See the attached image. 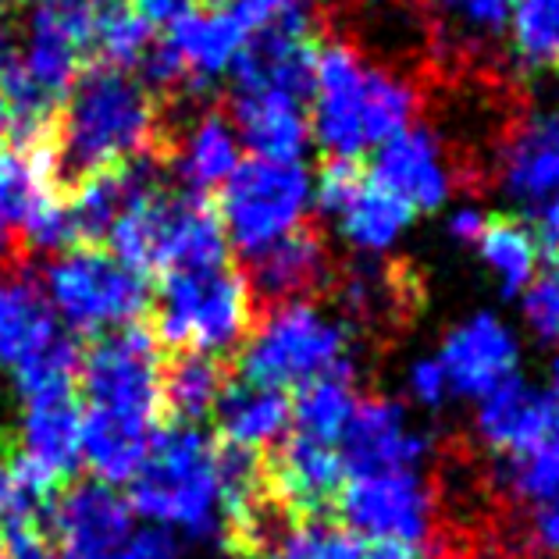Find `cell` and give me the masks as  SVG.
Segmentation results:
<instances>
[{"label":"cell","mask_w":559,"mask_h":559,"mask_svg":"<svg viewBox=\"0 0 559 559\" xmlns=\"http://www.w3.org/2000/svg\"><path fill=\"white\" fill-rule=\"evenodd\" d=\"M11 239H15V236H8V231L0 228V261H8V253H11Z\"/></svg>","instance_id":"48"},{"label":"cell","mask_w":559,"mask_h":559,"mask_svg":"<svg viewBox=\"0 0 559 559\" xmlns=\"http://www.w3.org/2000/svg\"><path fill=\"white\" fill-rule=\"evenodd\" d=\"M247 261H250L247 282L253 289V299H267V304L310 299L332 278L329 247H324V239L307 225L289 231V236L278 242H271L261 253L247 257Z\"/></svg>","instance_id":"19"},{"label":"cell","mask_w":559,"mask_h":559,"mask_svg":"<svg viewBox=\"0 0 559 559\" xmlns=\"http://www.w3.org/2000/svg\"><path fill=\"white\" fill-rule=\"evenodd\" d=\"M406 395H411L420 411H431V414L445 411V403L453 400V389H449L442 364L435 357H417L406 367Z\"/></svg>","instance_id":"37"},{"label":"cell","mask_w":559,"mask_h":559,"mask_svg":"<svg viewBox=\"0 0 559 559\" xmlns=\"http://www.w3.org/2000/svg\"><path fill=\"white\" fill-rule=\"evenodd\" d=\"M129 485V507L146 524L200 542L225 538L222 449L197 425L157 431L140 474Z\"/></svg>","instance_id":"4"},{"label":"cell","mask_w":559,"mask_h":559,"mask_svg":"<svg viewBox=\"0 0 559 559\" xmlns=\"http://www.w3.org/2000/svg\"><path fill=\"white\" fill-rule=\"evenodd\" d=\"M53 485L44 471H36L19 453L0 463V524L8 521H39V513L50 507Z\"/></svg>","instance_id":"35"},{"label":"cell","mask_w":559,"mask_h":559,"mask_svg":"<svg viewBox=\"0 0 559 559\" xmlns=\"http://www.w3.org/2000/svg\"><path fill=\"white\" fill-rule=\"evenodd\" d=\"M135 513L118 488L104 481L72 485L53 502V559H121Z\"/></svg>","instance_id":"14"},{"label":"cell","mask_w":559,"mask_h":559,"mask_svg":"<svg viewBox=\"0 0 559 559\" xmlns=\"http://www.w3.org/2000/svg\"><path fill=\"white\" fill-rule=\"evenodd\" d=\"M527 542H531V549H538L542 556H559V499L549 502V507L531 510Z\"/></svg>","instance_id":"41"},{"label":"cell","mask_w":559,"mask_h":559,"mask_svg":"<svg viewBox=\"0 0 559 559\" xmlns=\"http://www.w3.org/2000/svg\"><path fill=\"white\" fill-rule=\"evenodd\" d=\"M310 135L329 157L357 160L392 135L417 126L420 93L400 68L367 61L349 39H324L313 50Z\"/></svg>","instance_id":"2"},{"label":"cell","mask_w":559,"mask_h":559,"mask_svg":"<svg viewBox=\"0 0 559 559\" xmlns=\"http://www.w3.org/2000/svg\"><path fill=\"white\" fill-rule=\"evenodd\" d=\"M403 282L381 271L374 261H360L349 267L343 282H338V307L346 313L349 329H378L381 321H389L400 313Z\"/></svg>","instance_id":"31"},{"label":"cell","mask_w":559,"mask_h":559,"mask_svg":"<svg viewBox=\"0 0 559 559\" xmlns=\"http://www.w3.org/2000/svg\"><path fill=\"white\" fill-rule=\"evenodd\" d=\"M225 381V367L217 357L179 353L175 360H165V371H160V406L175 425H197L214 414Z\"/></svg>","instance_id":"27"},{"label":"cell","mask_w":559,"mask_h":559,"mask_svg":"<svg viewBox=\"0 0 559 559\" xmlns=\"http://www.w3.org/2000/svg\"><path fill=\"white\" fill-rule=\"evenodd\" d=\"M535 231H538L542 247H545V242H549V247H559V200L538 217V228Z\"/></svg>","instance_id":"45"},{"label":"cell","mask_w":559,"mask_h":559,"mask_svg":"<svg viewBox=\"0 0 559 559\" xmlns=\"http://www.w3.org/2000/svg\"><path fill=\"white\" fill-rule=\"evenodd\" d=\"M346 485V467L338 456V445L307 439V435L289 431L275 445V453L264 463V488L267 499L299 516H318L332 507L338 488Z\"/></svg>","instance_id":"16"},{"label":"cell","mask_w":559,"mask_h":559,"mask_svg":"<svg viewBox=\"0 0 559 559\" xmlns=\"http://www.w3.org/2000/svg\"><path fill=\"white\" fill-rule=\"evenodd\" d=\"M160 343L146 324L107 332L79 360L83 389V463L104 485H129L157 439L160 406Z\"/></svg>","instance_id":"1"},{"label":"cell","mask_w":559,"mask_h":559,"mask_svg":"<svg viewBox=\"0 0 559 559\" xmlns=\"http://www.w3.org/2000/svg\"><path fill=\"white\" fill-rule=\"evenodd\" d=\"M44 296L72 332L107 335L150 310V278L104 247H72L44 267Z\"/></svg>","instance_id":"8"},{"label":"cell","mask_w":559,"mask_h":559,"mask_svg":"<svg viewBox=\"0 0 559 559\" xmlns=\"http://www.w3.org/2000/svg\"><path fill=\"white\" fill-rule=\"evenodd\" d=\"M313 207V175L304 160H239L217 189V222L225 239L242 257L261 253L271 242L304 228Z\"/></svg>","instance_id":"9"},{"label":"cell","mask_w":559,"mask_h":559,"mask_svg":"<svg viewBox=\"0 0 559 559\" xmlns=\"http://www.w3.org/2000/svg\"><path fill=\"white\" fill-rule=\"evenodd\" d=\"M0 8H4V0H0Z\"/></svg>","instance_id":"50"},{"label":"cell","mask_w":559,"mask_h":559,"mask_svg":"<svg viewBox=\"0 0 559 559\" xmlns=\"http://www.w3.org/2000/svg\"><path fill=\"white\" fill-rule=\"evenodd\" d=\"M217 431L228 449H242V453H257L275 449L293 425V400L289 392L253 385V381H225L222 395L214 403Z\"/></svg>","instance_id":"21"},{"label":"cell","mask_w":559,"mask_h":559,"mask_svg":"<svg viewBox=\"0 0 559 559\" xmlns=\"http://www.w3.org/2000/svg\"><path fill=\"white\" fill-rule=\"evenodd\" d=\"M154 39L157 29L146 25L129 4H107L100 8L97 33H93V53L100 58V64L129 72V68H140Z\"/></svg>","instance_id":"32"},{"label":"cell","mask_w":559,"mask_h":559,"mask_svg":"<svg viewBox=\"0 0 559 559\" xmlns=\"http://www.w3.org/2000/svg\"><path fill=\"white\" fill-rule=\"evenodd\" d=\"M282 8H289V11H307V0H278Z\"/></svg>","instance_id":"49"},{"label":"cell","mask_w":559,"mask_h":559,"mask_svg":"<svg viewBox=\"0 0 559 559\" xmlns=\"http://www.w3.org/2000/svg\"><path fill=\"white\" fill-rule=\"evenodd\" d=\"M442 29L467 47H488L507 36L516 0H431Z\"/></svg>","instance_id":"33"},{"label":"cell","mask_w":559,"mask_h":559,"mask_svg":"<svg viewBox=\"0 0 559 559\" xmlns=\"http://www.w3.org/2000/svg\"><path fill=\"white\" fill-rule=\"evenodd\" d=\"M507 47L524 75L559 72V0H516Z\"/></svg>","instance_id":"29"},{"label":"cell","mask_w":559,"mask_h":559,"mask_svg":"<svg viewBox=\"0 0 559 559\" xmlns=\"http://www.w3.org/2000/svg\"><path fill=\"white\" fill-rule=\"evenodd\" d=\"M364 542L343 524L299 516L278 535L275 559H360Z\"/></svg>","instance_id":"34"},{"label":"cell","mask_w":559,"mask_h":559,"mask_svg":"<svg viewBox=\"0 0 559 559\" xmlns=\"http://www.w3.org/2000/svg\"><path fill=\"white\" fill-rule=\"evenodd\" d=\"M524 324L542 343H559V250L538 267L535 282L521 296Z\"/></svg>","instance_id":"36"},{"label":"cell","mask_w":559,"mask_h":559,"mask_svg":"<svg viewBox=\"0 0 559 559\" xmlns=\"http://www.w3.org/2000/svg\"><path fill=\"white\" fill-rule=\"evenodd\" d=\"M19 456L44 471L53 485L68 481L83 463V406L75 392L25 400Z\"/></svg>","instance_id":"20"},{"label":"cell","mask_w":559,"mask_h":559,"mask_svg":"<svg viewBox=\"0 0 559 559\" xmlns=\"http://www.w3.org/2000/svg\"><path fill=\"white\" fill-rule=\"evenodd\" d=\"M231 126L239 143L261 160H304L310 146L307 100L261 93V97H231Z\"/></svg>","instance_id":"22"},{"label":"cell","mask_w":559,"mask_h":559,"mask_svg":"<svg viewBox=\"0 0 559 559\" xmlns=\"http://www.w3.org/2000/svg\"><path fill=\"white\" fill-rule=\"evenodd\" d=\"M360 179H364V175H360L357 165H353V160L332 157L329 165H324V171L313 179V207L332 217L338 207H343V200L353 193V189H357Z\"/></svg>","instance_id":"38"},{"label":"cell","mask_w":559,"mask_h":559,"mask_svg":"<svg viewBox=\"0 0 559 559\" xmlns=\"http://www.w3.org/2000/svg\"><path fill=\"white\" fill-rule=\"evenodd\" d=\"M267 559H275V556H267Z\"/></svg>","instance_id":"51"},{"label":"cell","mask_w":559,"mask_h":559,"mask_svg":"<svg viewBox=\"0 0 559 559\" xmlns=\"http://www.w3.org/2000/svg\"><path fill=\"white\" fill-rule=\"evenodd\" d=\"M332 507L338 521L360 542H395L428 549L435 535L439 499L425 471H381L346 477Z\"/></svg>","instance_id":"10"},{"label":"cell","mask_w":559,"mask_h":559,"mask_svg":"<svg viewBox=\"0 0 559 559\" xmlns=\"http://www.w3.org/2000/svg\"><path fill=\"white\" fill-rule=\"evenodd\" d=\"M360 559H425V549H414V545H395V542H367Z\"/></svg>","instance_id":"44"},{"label":"cell","mask_w":559,"mask_h":559,"mask_svg":"<svg viewBox=\"0 0 559 559\" xmlns=\"http://www.w3.org/2000/svg\"><path fill=\"white\" fill-rule=\"evenodd\" d=\"M549 389L552 395H559V349H556V357H552V364H549Z\"/></svg>","instance_id":"46"},{"label":"cell","mask_w":559,"mask_h":559,"mask_svg":"<svg viewBox=\"0 0 559 559\" xmlns=\"http://www.w3.org/2000/svg\"><path fill=\"white\" fill-rule=\"evenodd\" d=\"M107 247L129 267L157 275L214 267L228 261V239L207 197L165 193L160 186L135 197L115 228L107 231Z\"/></svg>","instance_id":"5"},{"label":"cell","mask_w":559,"mask_h":559,"mask_svg":"<svg viewBox=\"0 0 559 559\" xmlns=\"http://www.w3.org/2000/svg\"><path fill=\"white\" fill-rule=\"evenodd\" d=\"M179 556H182L179 535L157 524H143V527L135 524L126 549H121V559H179Z\"/></svg>","instance_id":"40"},{"label":"cell","mask_w":559,"mask_h":559,"mask_svg":"<svg viewBox=\"0 0 559 559\" xmlns=\"http://www.w3.org/2000/svg\"><path fill=\"white\" fill-rule=\"evenodd\" d=\"M68 332L29 278H0V364L19 371Z\"/></svg>","instance_id":"24"},{"label":"cell","mask_w":559,"mask_h":559,"mask_svg":"<svg viewBox=\"0 0 559 559\" xmlns=\"http://www.w3.org/2000/svg\"><path fill=\"white\" fill-rule=\"evenodd\" d=\"M474 247L488 275L496 278L499 293L510 299H521L542 267V239L535 225L521 222V217H488Z\"/></svg>","instance_id":"26"},{"label":"cell","mask_w":559,"mask_h":559,"mask_svg":"<svg viewBox=\"0 0 559 559\" xmlns=\"http://www.w3.org/2000/svg\"><path fill=\"white\" fill-rule=\"evenodd\" d=\"M129 8L154 29H168L189 11H197V0H129Z\"/></svg>","instance_id":"42"},{"label":"cell","mask_w":559,"mask_h":559,"mask_svg":"<svg viewBox=\"0 0 559 559\" xmlns=\"http://www.w3.org/2000/svg\"><path fill=\"white\" fill-rule=\"evenodd\" d=\"M435 360L442 364L453 395L477 403L481 395L516 378V371H521V338L499 313L477 310L442 335Z\"/></svg>","instance_id":"13"},{"label":"cell","mask_w":559,"mask_h":559,"mask_svg":"<svg viewBox=\"0 0 559 559\" xmlns=\"http://www.w3.org/2000/svg\"><path fill=\"white\" fill-rule=\"evenodd\" d=\"M371 179L414 214L442 211L456 193V168L439 132L411 126L374 150Z\"/></svg>","instance_id":"15"},{"label":"cell","mask_w":559,"mask_h":559,"mask_svg":"<svg viewBox=\"0 0 559 559\" xmlns=\"http://www.w3.org/2000/svg\"><path fill=\"white\" fill-rule=\"evenodd\" d=\"M431 453L435 439L414 425L400 400H389V395L360 400L343 439H338L346 477L381 471H425Z\"/></svg>","instance_id":"12"},{"label":"cell","mask_w":559,"mask_h":559,"mask_svg":"<svg viewBox=\"0 0 559 559\" xmlns=\"http://www.w3.org/2000/svg\"><path fill=\"white\" fill-rule=\"evenodd\" d=\"M253 289L242 271L228 261L214 267H193L160 275V285L150 299L154 313V338L179 353L222 357L247 343L253 329Z\"/></svg>","instance_id":"7"},{"label":"cell","mask_w":559,"mask_h":559,"mask_svg":"<svg viewBox=\"0 0 559 559\" xmlns=\"http://www.w3.org/2000/svg\"><path fill=\"white\" fill-rule=\"evenodd\" d=\"M556 420V395L521 374L474 403V435L499 460L521 456L549 435Z\"/></svg>","instance_id":"17"},{"label":"cell","mask_w":559,"mask_h":559,"mask_svg":"<svg viewBox=\"0 0 559 559\" xmlns=\"http://www.w3.org/2000/svg\"><path fill=\"white\" fill-rule=\"evenodd\" d=\"M499 488L521 507H549L559 499V395H556V420L549 435L527 449L521 456L502 460L499 467Z\"/></svg>","instance_id":"30"},{"label":"cell","mask_w":559,"mask_h":559,"mask_svg":"<svg viewBox=\"0 0 559 559\" xmlns=\"http://www.w3.org/2000/svg\"><path fill=\"white\" fill-rule=\"evenodd\" d=\"M357 403H360V395H357V385H353V371L324 374L318 381H310V385L296 389L289 431L338 445L353 411H357Z\"/></svg>","instance_id":"28"},{"label":"cell","mask_w":559,"mask_h":559,"mask_svg":"<svg viewBox=\"0 0 559 559\" xmlns=\"http://www.w3.org/2000/svg\"><path fill=\"white\" fill-rule=\"evenodd\" d=\"M165 157L179 171L189 193L207 197L211 189H222L228 182V175L239 168L242 143L228 115L214 111V107H203L200 115L186 121L182 132H165L160 160Z\"/></svg>","instance_id":"18"},{"label":"cell","mask_w":559,"mask_h":559,"mask_svg":"<svg viewBox=\"0 0 559 559\" xmlns=\"http://www.w3.org/2000/svg\"><path fill=\"white\" fill-rule=\"evenodd\" d=\"M0 559H53L50 535L39 521L0 524Z\"/></svg>","instance_id":"39"},{"label":"cell","mask_w":559,"mask_h":559,"mask_svg":"<svg viewBox=\"0 0 559 559\" xmlns=\"http://www.w3.org/2000/svg\"><path fill=\"white\" fill-rule=\"evenodd\" d=\"M165 150V115L140 75L121 68H86L68 90L53 126V165L64 186L107 168L160 157Z\"/></svg>","instance_id":"3"},{"label":"cell","mask_w":559,"mask_h":559,"mask_svg":"<svg viewBox=\"0 0 559 559\" xmlns=\"http://www.w3.org/2000/svg\"><path fill=\"white\" fill-rule=\"evenodd\" d=\"M61 189L53 146L0 143V228L8 236H19L39 203Z\"/></svg>","instance_id":"25"},{"label":"cell","mask_w":559,"mask_h":559,"mask_svg":"<svg viewBox=\"0 0 559 559\" xmlns=\"http://www.w3.org/2000/svg\"><path fill=\"white\" fill-rule=\"evenodd\" d=\"M414 211L403 200H395L389 189H381L371 175H364L357 189L343 200V207L332 214L338 239L360 257V261H381L403 242L414 225Z\"/></svg>","instance_id":"23"},{"label":"cell","mask_w":559,"mask_h":559,"mask_svg":"<svg viewBox=\"0 0 559 559\" xmlns=\"http://www.w3.org/2000/svg\"><path fill=\"white\" fill-rule=\"evenodd\" d=\"M492 175L516 211L538 217L559 200V111H524L499 135Z\"/></svg>","instance_id":"11"},{"label":"cell","mask_w":559,"mask_h":559,"mask_svg":"<svg viewBox=\"0 0 559 559\" xmlns=\"http://www.w3.org/2000/svg\"><path fill=\"white\" fill-rule=\"evenodd\" d=\"M4 83V79H0ZM8 140V104H4V93H0V143Z\"/></svg>","instance_id":"47"},{"label":"cell","mask_w":559,"mask_h":559,"mask_svg":"<svg viewBox=\"0 0 559 559\" xmlns=\"http://www.w3.org/2000/svg\"><path fill=\"white\" fill-rule=\"evenodd\" d=\"M485 225H488V214L477 207V203H460V207H453L445 217V231L456 242H477Z\"/></svg>","instance_id":"43"},{"label":"cell","mask_w":559,"mask_h":559,"mask_svg":"<svg viewBox=\"0 0 559 559\" xmlns=\"http://www.w3.org/2000/svg\"><path fill=\"white\" fill-rule=\"evenodd\" d=\"M338 371H353V329L313 299L271 304L239 346V378L253 385L289 392Z\"/></svg>","instance_id":"6"}]
</instances>
